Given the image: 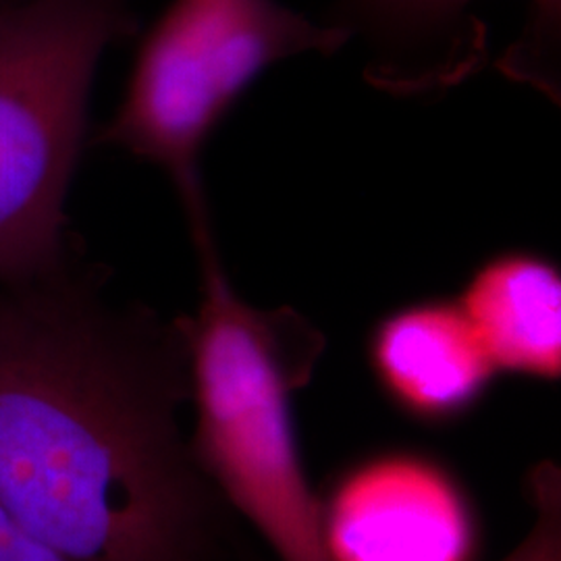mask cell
I'll return each instance as SVG.
<instances>
[{
  "mask_svg": "<svg viewBox=\"0 0 561 561\" xmlns=\"http://www.w3.org/2000/svg\"><path fill=\"white\" fill-rule=\"evenodd\" d=\"M497 373L561 377V271L533 250H505L472 271L456 298Z\"/></svg>",
  "mask_w": 561,
  "mask_h": 561,
  "instance_id": "cell-8",
  "label": "cell"
},
{
  "mask_svg": "<svg viewBox=\"0 0 561 561\" xmlns=\"http://www.w3.org/2000/svg\"><path fill=\"white\" fill-rule=\"evenodd\" d=\"M192 240L201 298L180 324L196 408L194 456L222 502L252 524L277 560L331 561L294 419L296 393L314 379L327 337L291 306L243 300L215 231Z\"/></svg>",
  "mask_w": 561,
  "mask_h": 561,
  "instance_id": "cell-2",
  "label": "cell"
},
{
  "mask_svg": "<svg viewBox=\"0 0 561 561\" xmlns=\"http://www.w3.org/2000/svg\"><path fill=\"white\" fill-rule=\"evenodd\" d=\"M366 356L385 398L428 424L472 412L500 375L456 298H426L387 312L370 329Z\"/></svg>",
  "mask_w": 561,
  "mask_h": 561,
  "instance_id": "cell-7",
  "label": "cell"
},
{
  "mask_svg": "<svg viewBox=\"0 0 561 561\" xmlns=\"http://www.w3.org/2000/svg\"><path fill=\"white\" fill-rule=\"evenodd\" d=\"M350 36L279 0H171L144 36L99 141L159 167L190 231L210 221L202 154L248 88L280 60L333 55Z\"/></svg>",
  "mask_w": 561,
  "mask_h": 561,
  "instance_id": "cell-4",
  "label": "cell"
},
{
  "mask_svg": "<svg viewBox=\"0 0 561 561\" xmlns=\"http://www.w3.org/2000/svg\"><path fill=\"white\" fill-rule=\"evenodd\" d=\"M134 30L129 0H20L0 11V283L69 264L65 201L92 81Z\"/></svg>",
  "mask_w": 561,
  "mask_h": 561,
  "instance_id": "cell-3",
  "label": "cell"
},
{
  "mask_svg": "<svg viewBox=\"0 0 561 561\" xmlns=\"http://www.w3.org/2000/svg\"><path fill=\"white\" fill-rule=\"evenodd\" d=\"M331 561H472L479 524L442 463L414 454L362 461L322 505Z\"/></svg>",
  "mask_w": 561,
  "mask_h": 561,
  "instance_id": "cell-6",
  "label": "cell"
},
{
  "mask_svg": "<svg viewBox=\"0 0 561 561\" xmlns=\"http://www.w3.org/2000/svg\"><path fill=\"white\" fill-rule=\"evenodd\" d=\"M180 317L99 268L0 283V507L69 561H240L181 428Z\"/></svg>",
  "mask_w": 561,
  "mask_h": 561,
  "instance_id": "cell-1",
  "label": "cell"
},
{
  "mask_svg": "<svg viewBox=\"0 0 561 561\" xmlns=\"http://www.w3.org/2000/svg\"><path fill=\"white\" fill-rule=\"evenodd\" d=\"M15 2H20V0H0V11H4L7 7H11V4H15Z\"/></svg>",
  "mask_w": 561,
  "mask_h": 561,
  "instance_id": "cell-11",
  "label": "cell"
},
{
  "mask_svg": "<svg viewBox=\"0 0 561 561\" xmlns=\"http://www.w3.org/2000/svg\"><path fill=\"white\" fill-rule=\"evenodd\" d=\"M526 495L535 510L530 533L502 561H561V474L551 461L533 468Z\"/></svg>",
  "mask_w": 561,
  "mask_h": 561,
  "instance_id": "cell-9",
  "label": "cell"
},
{
  "mask_svg": "<svg viewBox=\"0 0 561 561\" xmlns=\"http://www.w3.org/2000/svg\"><path fill=\"white\" fill-rule=\"evenodd\" d=\"M481 0H337L329 23L366 53L364 78L377 90L439 96L489 60V34L474 13ZM520 38L500 60L510 80L560 101L561 0H526Z\"/></svg>",
  "mask_w": 561,
  "mask_h": 561,
  "instance_id": "cell-5",
  "label": "cell"
},
{
  "mask_svg": "<svg viewBox=\"0 0 561 561\" xmlns=\"http://www.w3.org/2000/svg\"><path fill=\"white\" fill-rule=\"evenodd\" d=\"M0 561H69L0 507Z\"/></svg>",
  "mask_w": 561,
  "mask_h": 561,
  "instance_id": "cell-10",
  "label": "cell"
}]
</instances>
